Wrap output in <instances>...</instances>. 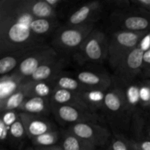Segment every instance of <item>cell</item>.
<instances>
[{"label": "cell", "instance_id": "1", "mask_svg": "<svg viewBox=\"0 0 150 150\" xmlns=\"http://www.w3.org/2000/svg\"><path fill=\"white\" fill-rule=\"evenodd\" d=\"M35 18L24 0H1L0 2V54L31 49L45 44L34 35L31 23Z\"/></svg>", "mask_w": 150, "mask_h": 150}, {"label": "cell", "instance_id": "2", "mask_svg": "<svg viewBox=\"0 0 150 150\" xmlns=\"http://www.w3.org/2000/svg\"><path fill=\"white\" fill-rule=\"evenodd\" d=\"M103 112L113 133L124 134L123 132L131 128L133 117L126 107L124 91L121 85L114 81L105 95Z\"/></svg>", "mask_w": 150, "mask_h": 150}, {"label": "cell", "instance_id": "3", "mask_svg": "<svg viewBox=\"0 0 150 150\" xmlns=\"http://www.w3.org/2000/svg\"><path fill=\"white\" fill-rule=\"evenodd\" d=\"M149 49H150V32L114 70L113 78L114 81L120 85H125L138 80V77L142 73L144 53Z\"/></svg>", "mask_w": 150, "mask_h": 150}, {"label": "cell", "instance_id": "4", "mask_svg": "<svg viewBox=\"0 0 150 150\" xmlns=\"http://www.w3.org/2000/svg\"><path fill=\"white\" fill-rule=\"evenodd\" d=\"M94 29L95 24L61 26L54 33L51 45L59 54H73Z\"/></svg>", "mask_w": 150, "mask_h": 150}, {"label": "cell", "instance_id": "5", "mask_svg": "<svg viewBox=\"0 0 150 150\" xmlns=\"http://www.w3.org/2000/svg\"><path fill=\"white\" fill-rule=\"evenodd\" d=\"M109 38L103 31L95 29L86 38L73 58L80 64H102L108 58Z\"/></svg>", "mask_w": 150, "mask_h": 150}, {"label": "cell", "instance_id": "6", "mask_svg": "<svg viewBox=\"0 0 150 150\" xmlns=\"http://www.w3.org/2000/svg\"><path fill=\"white\" fill-rule=\"evenodd\" d=\"M149 32L115 31L111 34L108 40L107 60L114 70L125 57L139 45Z\"/></svg>", "mask_w": 150, "mask_h": 150}, {"label": "cell", "instance_id": "7", "mask_svg": "<svg viewBox=\"0 0 150 150\" xmlns=\"http://www.w3.org/2000/svg\"><path fill=\"white\" fill-rule=\"evenodd\" d=\"M109 21L116 31L150 32V13L132 5L127 9L111 10Z\"/></svg>", "mask_w": 150, "mask_h": 150}, {"label": "cell", "instance_id": "8", "mask_svg": "<svg viewBox=\"0 0 150 150\" xmlns=\"http://www.w3.org/2000/svg\"><path fill=\"white\" fill-rule=\"evenodd\" d=\"M58 54L59 53L51 45L45 43L36 47L31 50L16 70L10 74L24 81L31 77L42 64Z\"/></svg>", "mask_w": 150, "mask_h": 150}, {"label": "cell", "instance_id": "9", "mask_svg": "<svg viewBox=\"0 0 150 150\" xmlns=\"http://www.w3.org/2000/svg\"><path fill=\"white\" fill-rule=\"evenodd\" d=\"M67 130L95 148L109 144L112 132L100 122H81L67 127Z\"/></svg>", "mask_w": 150, "mask_h": 150}, {"label": "cell", "instance_id": "10", "mask_svg": "<svg viewBox=\"0 0 150 150\" xmlns=\"http://www.w3.org/2000/svg\"><path fill=\"white\" fill-rule=\"evenodd\" d=\"M51 113L57 121L68 126L81 122H100L103 117L98 112L75 105H51ZM67 126V127H68Z\"/></svg>", "mask_w": 150, "mask_h": 150}, {"label": "cell", "instance_id": "11", "mask_svg": "<svg viewBox=\"0 0 150 150\" xmlns=\"http://www.w3.org/2000/svg\"><path fill=\"white\" fill-rule=\"evenodd\" d=\"M103 1H93L85 3L70 14L67 18V26H81L95 24L100 18L104 8Z\"/></svg>", "mask_w": 150, "mask_h": 150}, {"label": "cell", "instance_id": "12", "mask_svg": "<svg viewBox=\"0 0 150 150\" xmlns=\"http://www.w3.org/2000/svg\"><path fill=\"white\" fill-rule=\"evenodd\" d=\"M74 76L88 89H108L114 83L113 76L103 70L80 69L75 72Z\"/></svg>", "mask_w": 150, "mask_h": 150}, {"label": "cell", "instance_id": "13", "mask_svg": "<svg viewBox=\"0 0 150 150\" xmlns=\"http://www.w3.org/2000/svg\"><path fill=\"white\" fill-rule=\"evenodd\" d=\"M67 64V56L59 54L42 64L31 77L24 81H50L62 73Z\"/></svg>", "mask_w": 150, "mask_h": 150}, {"label": "cell", "instance_id": "14", "mask_svg": "<svg viewBox=\"0 0 150 150\" xmlns=\"http://www.w3.org/2000/svg\"><path fill=\"white\" fill-rule=\"evenodd\" d=\"M20 118L25 127L27 138L30 140L47 132L57 130L55 125L47 117L20 112Z\"/></svg>", "mask_w": 150, "mask_h": 150}, {"label": "cell", "instance_id": "15", "mask_svg": "<svg viewBox=\"0 0 150 150\" xmlns=\"http://www.w3.org/2000/svg\"><path fill=\"white\" fill-rule=\"evenodd\" d=\"M51 109L52 106L51 98L31 97L25 99L19 108L18 111L32 115L47 117V116L50 114H52Z\"/></svg>", "mask_w": 150, "mask_h": 150}, {"label": "cell", "instance_id": "16", "mask_svg": "<svg viewBox=\"0 0 150 150\" xmlns=\"http://www.w3.org/2000/svg\"><path fill=\"white\" fill-rule=\"evenodd\" d=\"M121 86L124 91L126 107L133 119V117L141 111L140 81H133L127 84Z\"/></svg>", "mask_w": 150, "mask_h": 150}, {"label": "cell", "instance_id": "17", "mask_svg": "<svg viewBox=\"0 0 150 150\" xmlns=\"http://www.w3.org/2000/svg\"><path fill=\"white\" fill-rule=\"evenodd\" d=\"M108 89H87L80 92V94L82 100L89 109L99 112L103 111L105 95Z\"/></svg>", "mask_w": 150, "mask_h": 150}, {"label": "cell", "instance_id": "18", "mask_svg": "<svg viewBox=\"0 0 150 150\" xmlns=\"http://www.w3.org/2000/svg\"><path fill=\"white\" fill-rule=\"evenodd\" d=\"M51 105H68L88 108L85 105L83 101L82 100L80 92H70V91L64 90V89H54L51 97Z\"/></svg>", "mask_w": 150, "mask_h": 150}, {"label": "cell", "instance_id": "19", "mask_svg": "<svg viewBox=\"0 0 150 150\" xmlns=\"http://www.w3.org/2000/svg\"><path fill=\"white\" fill-rule=\"evenodd\" d=\"M24 3L28 11L35 18L58 19V12L45 0H24Z\"/></svg>", "mask_w": 150, "mask_h": 150}, {"label": "cell", "instance_id": "20", "mask_svg": "<svg viewBox=\"0 0 150 150\" xmlns=\"http://www.w3.org/2000/svg\"><path fill=\"white\" fill-rule=\"evenodd\" d=\"M32 49L33 48L7 53L1 55V57L0 59L1 77L13 73Z\"/></svg>", "mask_w": 150, "mask_h": 150}, {"label": "cell", "instance_id": "21", "mask_svg": "<svg viewBox=\"0 0 150 150\" xmlns=\"http://www.w3.org/2000/svg\"><path fill=\"white\" fill-rule=\"evenodd\" d=\"M51 81L52 82L55 89H64L75 92H81L88 89L76 79L74 74L71 75L65 72L61 73Z\"/></svg>", "mask_w": 150, "mask_h": 150}, {"label": "cell", "instance_id": "22", "mask_svg": "<svg viewBox=\"0 0 150 150\" xmlns=\"http://www.w3.org/2000/svg\"><path fill=\"white\" fill-rule=\"evenodd\" d=\"M22 84L26 91L27 98L38 97V98H51L55 89L51 81H23Z\"/></svg>", "mask_w": 150, "mask_h": 150}, {"label": "cell", "instance_id": "23", "mask_svg": "<svg viewBox=\"0 0 150 150\" xmlns=\"http://www.w3.org/2000/svg\"><path fill=\"white\" fill-rule=\"evenodd\" d=\"M61 132L59 146L63 150H96L97 148L81 139L67 129Z\"/></svg>", "mask_w": 150, "mask_h": 150}, {"label": "cell", "instance_id": "24", "mask_svg": "<svg viewBox=\"0 0 150 150\" xmlns=\"http://www.w3.org/2000/svg\"><path fill=\"white\" fill-rule=\"evenodd\" d=\"M58 28V19L35 18L31 23V30L34 35L43 41L44 38L54 34Z\"/></svg>", "mask_w": 150, "mask_h": 150}, {"label": "cell", "instance_id": "25", "mask_svg": "<svg viewBox=\"0 0 150 150\" xmlns=\"http://www.w3.org/2000/svg\"><path fill=\"white\" fill-rule=\"evenodd\" d=\"M27 98L26 91L23 88V84L20 86V87L14 92L7 97L4 100L0 101V111H18L19 108L25 99Z\"/></svg>", "mask_w": 150, "mask_h": 150}, {"label": "cell", "instance_id": "26", "mask_svg": "<svg viewBox=\"0 0 150 150\" xmlns=\"http://www.w3.org/2000/svg\"><path fill=\"white\" fill-rule=\"evenodd\" d=\"M23 81L17 79L12 74L1 76L0 79V101L14 93L23 83Z\"/></svg>", "mask_w": 150, "mask_h": 150}, {"label": "cell", "instance_id": "27", "mask_svg": "<svg viewBox=\"0 0 150 150\" xmlns=\"http://www.w3.org/2000/svg\"><path fill=\"white\" fill-rule=\"evenodd\" d=\"M60 137L61 132L58 130H54L34 138L31 140V142L34 146L49 147L57 145V142L60 141Z\"/></svg>", "mask_w": 150, "mask_h": 150}, {"label": "cell", "instance_id": "28", "mask_svg": "<svg viewBox=\"0 0 150 150\" xmlns=\"http://www.w3.org/2000/svg\"><path fill=\"white\" fill-rule=\"evenodd\" d=\"M25 137H27L25 127L20 117L16 122L11 126L9 134V143L14 146H18L23 142Z\"/></svg>", "mask_w": 150, "mask_h": 150}, {"label": "cell", "instance_id": "29", "mask_svg": "<svg viewBox=\"0 0 150 150\" xmlns=\"http://www.w3.org/2000/svg\"><path fill=\"white\" fill-rule=\"evenodd\" d=\"M108 150H135L129 142L128 137L125 134L113 133L108 144Z\"/></svg>", "mask_w": 150, "mask_h": 150}, {"label": "cell", "instance_id": "30", "mask_svg": "<svg viewBox=\"0 0 150 150\" xmlns=\"http://www.w3.org/2000/svg\"><path fill=\"white\" fill-rule=\"evenodd\" d=\"M141 109H149L150 105V79L140 81Z\"/></svg>", "mask_w": 150, "mask_h": 150}, {"label": "cell", "instance_id": "31", "mask_svg": "<svg viewBox=\"0 0 150 150\" xmlns=\"http://www.w3.org/2000/svg\"><path fill=\"white\" fill-rule=\"evenodd\" d=\"M1 116L0 121L2 122L7 127H11V126L16 122V120L20 117V111H7L1 112Z\"/></svg>", "mask_w": 150, "mask_h": 150}, {"label": "cell", "instance_id": "32", "mask_svg": "<svg viewBox=\"0 0 150 150\" xmlns=\"http://www.w3.org/2000/svg\"><path fill=\"white\" fill-rule=\"evenodd\" d=\"M130 144L135 150H150V139L128 138Z\"/></svg>", "mask_w": 150, "mask_h": 150}, {"label": "cell", "instance_id": "33", "mask_svg": "<svg viewBox=\"0 0 150 150\" xmlns=\"http://www.w3.org/2000/svg\"><path fill=\"white\" fill-rule=\"evenodd\" d=\"M142 76H143L145 79H150V49L144 53Z\"/></svg>", "mask_w": 150, "mask_h": 150}, {"label": "cell", "instance_id": "34", "mask_svg": "<svg viewBox=\"0 0 150 150\" xmlns=\"http://www.w3.org/2000/svg\"><path fill=\"white\" fill-rule=\"evenodd\" d=\"M108 4H110L109 7H112L113 10H123L131 7L130 0H117V1H108Z\"/></svg>", "mask_w": 150, "mask_h": 150}, {"label": "cell", "instance_id": "35", "mask_svg": "<svg viewBox=\"0 0 150 150\" xmlns=\"http://www.w3.org/2000/svg\"><path fill=\"white\" fill-rule=\"evenodd\" d=\"M133 7L150 13V0H130Z\"/></svg>", "mask_w": 150, "mask_h": 150}, {"label": "cell", "instance_id": "36", "mask_svg": "<svg viewBox=\"0 0 150 150\" xmlns=\"http://www.w3.org/2000/svg\"><path fill=\"white\" fill-rule=\"evenodd\" d=\"M10 127H7L1 121H0V140L2 143L9 142V134Z\"/></svg>", "mask_w": 150, "mask_h": 150}, {"label": "cell", "instance_id": "37", "mask_svg": "<svg viewBox=\"0 0 150 150\" xmlns=\"http://www.w3.org/2000/svg\"><path fill=\"white\" fill-rule=\"evenodd\" d=\"M45 1L52 8H54L57 11V9L61 7V4L65 3V1H64L63 0H45Z\"/></svg>", "mask_w": 150, "mask_h": 150}, {"label": "cell", "instance_id": "38", "mask_svg": "<svg viewBox=\"0 0 150 150\" xmlns=\"http://www.w3.org/2000/svg\"><path fill=\"white\" fill-rule=\"evenodd\" d=\"M35 150H63L62 147L58 145H55L49 147H38V146H34Z\"/></svg>", "mask_w": 150, "mask_h": 150}, {"label": "cell", "instance_id": "39", "mask_svg": "<svg viewBox=\"0 0 150 150\" xmlns=\"http://www.w3.org/2000/svg\"><path fill=\"white\" fill-rule=\"evenodd\" d=\"M22 150H35V147H26V148H25V149H22Z\"/></svg>", "mask_w": 150, "mask_h": 150}, {"label": "cell", "instance_id": "40", "mask_svg": "<svg viewBox=\"0 0 150 150\" xmlns=\"http://www.w3.org/2000/svg\"><path fill=\"white\" fill-rule=\"evenodd\" d=\"M1 150H6V149H4V148L2 147V148H1Z\"/></svg>", "mask_w": 150, "mask_h": 150}, {"label": "cell", "instance_id": "41", "mask_svg": "<svg viewBox=\"0 0 150 150\" xmlns=\"http://www.w3.org/2000/svg\"><path fill=\"white\" fill-rule=\"evenodd\" d=\"M149 109H150V105H149Z\"/></svg>", "mask_w": 150, "mask_h": 150}, {"label": "cell", "instance_id": "42", "mask_svg": "<svg viewBox=\"0 0 150 150\" xmlns=\"http://www.w3.org/2000/svg\"><path fill=\"white\" fill-rule=\"evenodd\" d=\"M149 121H150V117H149Z\"/></svg>", "mask_w": 150, "mask_h": 150}, {"label": "cell", "instance_id": "43", "mask_svg": "<svg viewBox=\"0 0 150 150\" xmlns=\"http://www.w3.org/2000/svg\"></svg>", "mask_w": 150, "mask_h": 150}]
</instances>
